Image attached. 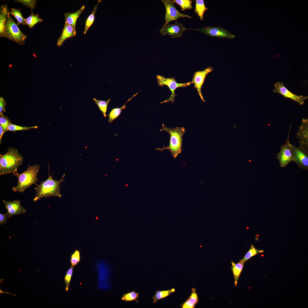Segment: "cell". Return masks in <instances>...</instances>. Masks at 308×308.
I'll return each mask as SVG.
<instances>
[{"label":"cell","mask_w":308,"mask_h":308,"mask_svg":"<svg viewBox=\"0 0 308 308\" xmlns=\"http://www.w3.org/2000/svg\"><path fill=\"white\" fill-rule=\"evenodd\" d=\"M48 176L45 181L41 182L39 185H36L34 188L36 191V195L33 201L36 202L37 200L44 198H47L51 196L60 198L62 195L60 193V184L64 181L65 174L62 176L59 181L54 179L52 175L50 176L48 167Z\"/></svg>","instance_id":"1"},{"label":"cell","mask_w":308,"mask_h":308,"mask_svg":"<svg viewBox=\"0 0 308 308\" xmlns=\"http://www.w3.org/2000/svg\"><path fill=\"white\" fill-rule=\"evenodd\" d=\"M24 158L18 150L9 147L4 154L0 155V175H5L13 173L22 165Z\"/></svg>","instance_id":"2"},{"label":"cell","mask_w":308,"mask_h":308,"mask_svg":"<svg viewBox=\"0 0 308 308\" xmlns=\"http://www.w3.org/2000/svg\"><path fill=\"white\" fill-rule=\"evenodd\" d=\"M162 126L160 131H165L170 135L169 145L167 146H163L162 148L156 149L161 151L168 149L170 151L173 157L176 158L182 152L183 138L185 133V128L183 127H178L170 128L166 127L164 124H162Z\"/></svg>","instance_id":"3"},{"label":"cell","mask_w":308,"mask_h":308,"mask_svg":"<svg viewBox=\"0 0 308 308\" xmlns=\"http://www.w3.org/2000/svg\"><path fill=\"white\" fill-rule=\"evenodd\" d=\"M28 166L27 169L21 174L18 173L17 170L12 173L13 176H16L18 179L16 186L13 187L12 188L14 192L23 193L33 184L36 185V182L40 181L37 176L40 165L35 164L31 166L28 165Z\"/></svg>","instance_id":"4"},{"label":"cell","mask_w":308,"mask_h":308,"mask_svg":"<svg viewBox=\"0 0 308 308\" xmlns=\"http://www.w3.org/2000/svg\"><path fill=\"white\" fill-rule=\"evenodd\" d=\"M5 31L7 38L20 45L24 44L27 35L20 29L18 25L9 15L6 22Z\"/></svg>","instance_id":"5"},{"label":"cell","mask_w":308,"mask_h":308,"mask_svg":"<svg viewBox=\"0 0 308 308\" xmlns=\"http://www.w3.org/2000/svg\"><path fill=\"white\" fill-rule=\"evenodd\" d=\"M157 82L159 85L161 87L163 86H167L171 92V94L169 98L161 102V103L171 102L173 103L175 102V98L177 95L175 93V91L178 88H184L189 86L192 84L191 81L185 83H179L177 82L174 77L166 78L162 75H157L156 76Z\"/></svg>","instance_id":"6"},{"label":"cell","mask_w":308,"mask_h":308,"mask_svg":"<svg viewBox=\"0 0 308 308\" xmlns=\"http://www.w3.org/2000/svg\"><path fill=\"white\" fill-rule=\"evenodd\" d=\"M291 126V123H290L286 142L285 144L281 146L280 150L276 156L277 159L279 162L280 167L281 168H285L290 163L294 162L291 144L290 143L289 140Z\"/></svg>","instance_id":"7"},{"label":"cell","mask_w":308,"mask_h":308,"mask_svg":"<svg viewBox=\"0 0 308 308\" xmlns=\"http://www.w3.org/2000/svg\"><path fill=\"white\" fill-rule=\"evenodd\" d=\"M165 8V22L164 25H166L173 20L181 18H191L192 17L188 15L182 14L175 7L172 0H162Z\"/></svg>","instance_id":"8"},{"label":"cell","mask_w":308,"mask_h":308,"mask_svg":"<svg viewBox=\"0 0 308 308\" xmlns=\"http://www.w3.org/2000/svg\"><path fill=\"white\" fill-rule=\"evenodd\" d=\"M214 70V68L210 66L202 70L197 71L194 73L192 80L191 81V83L194 84V87L196 90L200 99L204 102L206 101L202 93V87L206 76Z\"/></svg>","instance_id":"9"},{"label":"cell","mask_w":308,"mask_h":308,"mask_svg":"<svg viewBox=\"0 0 308 308\" xmlns=\"http://www.w3.org/2000/svg\"><path fill=\"white\" fill-rule=\"evenodd\" d=\"M275 89L273 92L275 93L280 94L283 96L285 98L291 99L300 105H303L305 100L308 98V96L302 95L298 96L291 92L284 86L283 82H278L274 84Z\"/></svg>","instance_id":"10"},{"label":"cell","mask_w":308,"mask_h":308,"mask_svg":"<svg viewBox=\"0 0 308 308\" xmlns=\"http://www.w3.org/2000/svg\"><path fill=\"white\" fill-rule=\"evenodd\" d=\"M187 30L190 29L186 28L182 23L176 21L172 25H163L159 32L163 36L168 35L173 38H178L181 37L184 32Z\"/></svg>","instance_id":"11"},{"label":"cell","mask_w":308,"mask_h":308,"mask_svg":"<svg viewBox=\"0 0 308 308\" xmlns=\"http://www.w3.org/2000/svg\"><path fill=\"white\" fill-rule=\"evenodd\" d=\"M190 30L197 31L211 37L230 39H233L235 37V35L231 34L228 31L219 27H204L198 29H191Z\"/></svg>","instance_id":"12"},{"label":"cell","mask_w":308,"mask_h":308,"mask_svg":"<svg viewBox=\"0 0 308 308\" xmlns=\"http://www.w3.org/2000/svg\"><path fill=\"white\" fill-rule=\"evenodd\" d=\"M299 147L308 153V119H302L299 129L296 133Z\"/></svg>","instance_id":"13"},{"label":"cell","mask_w":308,"mask_h":308,"mask_svg":"<svg viewBox=\"0 0 308 308\" xmlns=\"http://www.w3.org/2000/svg\"><path fill=\"white\" fill-rule=\"evenodd\" d=\"M294 162L301 169L308 170V153L291 144Z\"/></svg>","instance_id":"14"},{"label":"cell","mask_w":308,"mask_h":308,"mask_svg":"<svg viewBox=\"0 0 308 308\" xmlns=\"http://www.w3.org/2000/svg\"><path fill=\"white\" fill-rule=\"evenodd\" d=\"M7 212L6 213L9 218L15 215L25 213L26 210L21 205L20 201L18 200L12 201H6L3 200Z\"/></svg>","instance_id":"15"},{"label":"cell","mask_w":308,"mask_h":308,"mask_svg":"<svg viewBox=\"0 0 308 308\" xmlns=\"http://www.w3.org/2000/svg\"><path fill=\"white\" fill-rule=\"evenodd\" d=\"M76 35V29L65 22L62 34L58 39L57 45L58 47L62 45L64 41L69 38L73 37Z\"/></svg>","instance_id":"16"},{"label":"cell","mask_w":308,"mask_h":308,"mask_svg":"<svg viewBox=\"0 0 308 308\" xmlns=\"http://www.w3.org/2000/svg\"><path fill=\"white\" fill-rule=\"evenodd\" d=\"M7 5H2L0 9V37L7 38L5 31V25L7 18L10 15Z\"/></svg>","instance_id":"17"},{"label":"cell","mask_w":308,"mask_h":308,"mask_svg":"<svg viewBox=\"0 0 308 308\" xmlns=\"http://www.w3.org/2000/svg\"><path fill=\"white\" fill-rule=\"evenodd\" d=\"M84 5L82 6L77 11L74 13H66L64 14L65 23H67L76 29V22L78 18L84 11Z\"/></svg>","instance_id":"18"},{"label":"cell","mask_w":308,"mask_h":308,"mask_svg":"<svg viewBox=\"0 0 308 308\" xmlns=\"http://www.w3.org/2000/svg\"><path fill=\"white\" fill-rule=\"evenodd\" d=\"M192 292L189 299L181 305L182 308H194L198 302V298L196 290L194 288L192 289Z\"/></svg>","instance_id":"19"},{"label":"cell","mask_w":308,"mask_h":308,"mask_svg":"<svg viewBox=\"0 0 308 308\" xmlns=\"http://www.w3.org/2000/svg\"><path fill=\"white\" fill-rule=\"evenodd\" d=\"M194 12L198 16L201 21H203L204 12L208 9L205 5L203 0H196Z\"/></svg>","instance_id":"20"},{"label":"cell","mask_w":308,"mask_h":308,"mask_svg":"<svg viewBox=\"0 0 308 308\" xmlns=\"http://www.w3.org/2000/svg\"><path fill=\"white\" fill-rule=\"evenodd\" d=\"M231 263L232 269L234 277L235 285V286H236L238 278L243 269L244 263L240 261L236 264L232 261L231 262Z\"/></svg>","instance_id":"21"},{"label":"cell","mask_w":308,"mask_h":308,"mask_svg":"<svg viewBox=\"0 0 308 308\" xmlns=\"http://www.w3.org/2000/svg\"><path fill=\"white\" fill-rule=\"evenodd\" d=\"M133 97H132L128 99L126 104L121 107L113 108L110 111L108 115L109 117L108 121L110 123H111L114 120L118 117L120 115L122 110L126 108V104Z\"/></svg>","instance_id":"22"},{"label":"cell","mask_w":308,"mask_h":308,"mask_svg":"<svg viewBox=\"0 0 308 308\" xmlns=\"http://www.w3.org/2000/svg\"><path fill=\"white\" fill-rule=\"evenodd\" d=\"M26 24L30 28L33 27L37 23L42 22L43 20L38 15L34 14L31 10V15L25 19Z\"/></svg>","instance_id":"23"},{"label":"cell","mask_w":308,"mask_h":308,"mask_svg":"<svg viewBox=\"0 0 308 308\" xmlns=\"http://www.w3.org/2000/svg\"><path fill=\"white\" fill-rule=\"evenodd\" d=\"M102 0L98 1L97 4L94 6V9L92 11L91 13L87 19L85 23V25L84 34H86L89 29L93 24L95 19V15L96 11L97 9V7L99 3L102 1Z\"/></svg>","instance_id":"24"},{"label":"cell","mask_w":308,"mask_h":308,"mask_svg":"<svg viewBox=\"0 0 308 308\" xmlns=\"http://www.w3.org/2000/svg\"><path fill=\"white\" fill-rule=\"evenodd\" d=\"M11 11L10 12V15H13L16 19L17 21V24L19 25L21 24L23 25H27L25 19L24 18L22 15L21 11L20 9L12 8L11 9Z\"/></svg>","instance_id":"25"},{"label":"cell","mask_w":308,"mask_h":308,"mask_svg":"<svg viewBox=\"0 0 308 308\" xmlns=\"http://www.w3.org/2000/svg\"><path fill=\"white\" fill-rule=\"evenodd\" d=\"M93 100L102 113L104 117H106V113L107 111L108 105L110 101V99H108L106 101L97 100L95 98H93Z\"/></svg>","instance_id":"26"},{"label":"cell","mask_w":308,"mask_h":308,"mask_svg":"<svg viewBox=\"0 0 308 308\" xmlns=\"http://www.w3.org/2000/svg\"><path fill=\"white\" fill-rule=\"evenodd\" d=\"M175 291V289H172L164 291H156L155 294L152 297L153 302L155 303L159 300L164 298Z\"/></svg>","instance_id":"27"},{"label":"cell","mask_w":308,"mask_h":308,"mask_svg":"<svg viewBox=\"0 0 308 308\" xmlns=\"http://www.w3.org/2000/svg\"><path fill=\"white\" fill-rule=\"evenodd\" d=\"M264 252L263 250L256 249L253 245H252L244 257L240 261L244 263L247 260L255 255Z\"/></svg>","instance_id":"28"},{"label":"cell","mask_w":308,"mask_h":308,"mask_svg":"<svg viewBox=\"0 0 308 308\" xmlns=\"http://www.w3.org/2000/svg\"><path fill=\"white\" fill-rule=\"evenodd\" d=\"M38 128L37 126L31 127H24L13 124L12 123L10 124L6 129V132L7 131L15 132L17 131H27L32 129Z\"/></svg>","instance_id":"29"},{"label":"cell","mask_w":308,"mask_h":308,"mask_svg":"<svg viewBox=\"0 0 308 308\" xmlns=\"http://www.w3.org/2000/svg\"><path fill=\"white\" fill-rule=\"evenodd\" d=\"M74 267L71 266L67 271L64 277V281L65 285V290L67 291L70 286V282L72 276Z\"/></svg>","instance_id":"30"},{"label":"cell","mask_w":308,"mask_h":308,"mask_svg":"<svg viewBox=\"0 0 308 308\" xmlns=\"http://www.w3.org/2000/svg\"><path fill=\"white\" fill-rule=\"evenodd\" d=\"M173 2L176 3L181 7L182 11L191 9L193 8L192 1L191 0H173Z\"/></svg>","instance_id":"31"},{"label":"cell","mask_w":308,"mask_h":308,"mask_svg":"<svg viewBox=\"0 0 308 308\" xmlns=\"http://www.w3.org/2000/svg\"><path fill=\"white\" fill-rule=\"evenodd\" d=\"M139 293H136L135 291H133L124 294L121 299L125 302L135 300L138 303L139 301L137 299L139 297Z\"/></svg>","instance_id":"32"},{"label":"cell","mask_w":308,"mask_h":308,"mask_svg":"<svg viewBox=\"0 0 308 308\" xmlns=\"http://www.w3.org/2000/svg\"><path fill=\"white\" fill-rule=\"evenodd\" d=\"M81 255L80 251L76 249L70 256V261L71 266L74 267L80 262Z\"/></svg>","instance_id":"33"},{"label":"cell","mask_w":308,"mask_h":308,"mask_svg":"<svg viewBox=\"0 0 308 308\" xmlns=\"http://www.w3.org/2000/svg\"><path fill=\"white\" fill-rule=\"evenodd\" d=\"M37 0H17L14 1L20 3L30 8L31 10L35 8L36 5Z\"/></svg>","instance_id":"34"},{"label":"cell","mask_w":308,"mask_h":308,"mask_svg":"<svg viewBox=\"0 0 308 308\" xmlns=\"http://www.w3.org/2000/svg\"><path fill=\"white\" fill-rule=\"evenodd\" d=\"M12 123L9 119L3 114H0V125L6 132V129L8 125Z\"/></svg>","instance_id":"35"},{"label":"cell","mask_w":308,"mask_h":308,"mask_svg":"<svg viewBox=\"0 0 308 308\" xmlns=\"http://www.w3.org/2000/svg\"><path fill=\"white\" fill-rule=\"evenodd\" d=\"M6 102L2 97H0V114L3 113V112H5V107L6 106Z\"/></svg>","instance_id":"36"},{"label":"cell","mask_w":308,"mask_h":308,"mask_svg":"<svg viewBox=\"0 0 308 308\" xmlns=\"http://www.w3.org/2000/svg\"><path fill=\"white\" fill-rule=\"evenodd\" d=\"M9 218L7 214H0V225L5 224L7 222V218Z\"/></svg>","instance_id":"37"},{"label":"cell","mask_w":308,"mask_h":308,"mask_svg":"<svg viewBox=\"0 0 308 308\" xmlns=\"http://www.w3.org/2000/svg\"><path fill=\"white\" fill-rule=\"evenodd\" d=\"M5 133V131L2 126L0 125V142L1 144V139L2 136Z\"/></svg>","instance_id":"38"}]
</instances>
